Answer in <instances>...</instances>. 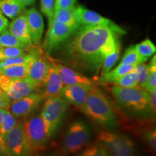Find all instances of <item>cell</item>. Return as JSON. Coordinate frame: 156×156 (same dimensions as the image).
<instances>
[{
    "label": "cell",
    "mask_w": 156,
    "mask_h": 156,
    "mask_svg": "<svg viewBox=\"0 0 156 156\" xmlns=\"http://www.w3.org/2000/svg\"><path fill=\"white\" fill-rule=\"evenodd\" d=\"M18 122L17 118L12 114L8 109H5L2 123L0 126V134L2 135H4L7 132H9L11 129L14 127Z\"/></svg>",
    "instance_id": "obj_29"
},
{
    "label": "cell",
    "mask_w": 156,
    "mask_h": 156,
    "mask_svg": "<svg viewBox=\"0 0 156 156\" xmlns=\"http://www.w3.org/2000/svg\"><path fill=\"white\" fill-rule=\"evenodd\" d=\"M136 65L132 64H124L120 63L115 69L110 70L108 73L102 74L99 81L101 83H112L113 84L116 80L131 72Z\"/></svg>",
    "instance_id": "obj_20"
},
{
    "label": "cell",
    "mask_w": 156,
    "mask_h": 156,
    "mask_svg": "<svg viewBox=\"0 0 156 156\" xmlns=\"http://www.w3.org/2000/svg\"><path fill=\"white\" fill-rule=\"evenodd\" d=\"M0 45L2 46H12V47H20L29 50L32 46H29L28 45L25 44L18 38L12 34L8 30V29H5L0 34Z\"/></svg>",
    "instance_id": "obj_22"
},
{
    "label": "cell",
    "mask_w": 156,
    "mask_h": 156,
    "mask_svg": "<svg viewBox=\"0 0 156 156\" xmlns=\"http://www.w3.org/2000/svg\"><path fill=\"white\" fill-rule=\"evenodd\" d=\"M41 11L47 17L48 23L54 18L55 12V0H40Z\"/></svg>",
    "instance_id": "obj_32"
},
{
    "label": "cell",
    "mask_w": 156,
    "mask_h": 156,
    "mask_svg": "<svg viewBox=\"0 0 156 156\" xmlns=\"http://www.w3.org/2000/svg\"><path fill=\"white\" fill-rule=\"evenodd\" d=\"M0 9L5 17L13 20L26 10L20 0H0Z\"/></svg>",
    "instance_id": "obj_19"
},
{
    "label": "cell",
    "mask_w": 156,
    "mask_h": 156,
    "mask_svg": "<svg viewBox=\"0 0 156 156\" xmlns=\"http://www.w3.org/2000/svg\"><path fill=\"white\" fill-rule=\"evenodd\" d=\"M111 92L121 106L129 110L142 112L151 108L149 93L141 87H122L114 85Z\"/></svg>",
    "instance_id": "obj_4"
},
{
    "label": "cell",
    "mask_w": 156,
    "mask_h": 156,
    "mask_svg": "<svg viewBox=\"0 0 156 156\" xmlns=\"http://www.w3.org/2000/svg\"><path fill=\"white\" fill-rule=\"evenodd\" d=\"M2 59H3V57H2V46L0 45V62H1Z\"/></svg>",
    "instance_id": "obj_41"
},
{
    "label": "cell",
    "mask_w": 156,
    "mask_h": 156,
    "mask_svg": "<svg viewBox=\"0 0 156 156\" xmlns=\"http://www.w3.org/2000/svg\"><path fill=\"white\" fill-rule=\"evenodd\" d=\"M98 142L106 149L109 155L129 156L134 154V145L128 136L101 130L98 134Z\"/></svg>",
    "instance_id": "obj_5"
},
{
    "label": "cell",
    "mask_w": 156,
    "mask_h": 156,
    "mask_svg": "<svg viewBox=\"0 0 156 156\" xmlns=\"http://www.w3.org/2000/svg\"><path fill=\"white\" fill-rule=\"evenodd\" d=\"M12 101L10 98L5 94V92L0 95V108L8 109Z\"/></svg>",
    "instance_id": "obj_36"
},
{
    "label": "cell",
    "mask_w": 156,
    "mask_h": 156,
    "mask_svg": "<svg viewBox=\"0 0 156 156\" xmlns=\"http://www.w3.org/2000/svg\"><path fill=\"white\" fill-rule=\"evenodd\" d=\"M6 108H0V126L2 125V120L4 118V115H5V112Z\"/></svg>",
    "instance_id": "obj_40"
},
{
    "label": "cell",
    "mask_w": 156,
    "mask_h": 156,
    "mask_svg": "<svg viewBox=\"0 0 156 156\" xmlns=\"http://www.w3.org/2000/svg\"><path fill=\"white\" fill-rule=\"evenodd\" d=\"M48 67L49 62L47 56L45 57L41 50L28 64V73L25 78L37 88H41L47 75Z\"/></svg>",
    "instance_id": "obj_12"
},
{
    "label": "cell",
    "mask_w": 156,
    "mask_h": 156,
    "mask_svg": "<svg viewBox=\"0 0 156 156\" xmlns=\"http://www.w3.org/2000/svg\"><path fill=\"white\" fill-rule=\"evenodd\" d=\"M28 50L20 47L2 46V55L3 58L23 56L28 53Z\"/></svg>",
    "instance_id": "obj_33"
},
{
    "label": "cell",
    "mask_w": 156,
    "mask_h": 156,
    "mask_svg": "<svg viewBox=\"0 0 156 156\" xmlns=\"http://www.w3.org/2000/svg\"><path fill=\"white\" fill-rule=\"evenodd\" d=\"M64 86V85L57 69L49 62L47 75L45 77L41 86L44 89L41 94L45 98L51 96H59Z\"/></svg>",
    "instance_id": "obj_17"
},
{
    "label": "cell",
    "mask_w": 156,
    "mask_h": 156,
    "mask_svg": "<svg viewBox=\"0 0 156 156\" xmlns=\"http://www.w3.org/2000/svg\"><path fill=\"white\" fill-rule=\"evenodd\" d=\"M120 51V46H119L118 47L113 51L112 53H110L108 56H106V57L103 60L102 65H101V75L108 73V71L112 69V68L114 67V64L116 63L119 58Z\"/></svg>",
    "instance_id": "obj_28"
},
{
    "label": "cell",
    "mask_w": 156,
    "mask_h": 156,
    "mask_svg": "<svg viewBox=\"0 0 156 156\" xmlns=\"http://www.w3.org/2000/svg\"><path fill=\"white\" fill-rule=\"evenodd\" d=\"M83 156H106L109 155L108 151L100 142L93 144L87 147L81 154Z\"/></svg>",
    "instance_id": "obj_31"
},
{
    "label": "cell",
    "mask_w": 156,
    "mask_h": 156,
    "mask_svg": "<svg viewBox=\"0 0 156 156\" xmlns=\"http://www.w3.org/2000/svg\"><path fill=\"white\" fill-rule=\"evenodd\" d=\"M75 7L70 9H56L54 12L53 20L68 25H78L75 18Z\"/></svg>",
    "instance_id": "obj_23"
},
{
    "label": "cell",
    "mask_w": 156,
    "mask_h": 156,
    "mask_svg": "<svg viewBox=\"0 0 156 156\" xmlns=\"http://www.w3.org/2000/svg\"><path fill=\"white\" fill-rule=\"evenodd\" d=\"M45 99L46 101L40 114L54 133L65 116L68 103L60 96H51Z\"/></svg>",
    "instance_id": "obj_6"
},
{
    "label": "cell",
    "mask_w": 156,
    "mask_h": 156,
    "mask_svg": "<svg viewBox=\"0 0 156 156\" xmlns=\"http://www.w3.org/2000/svg\"><path fill=\"white\" fill-rule=\"evenodd\" d=\"M75 18L78 25L82 26L111 25L114 23L111 20L101 16L98 13L90 10L82 5L76 6Z\"/></svg>",
    "instance_id": "obj_16"
},
{
    "label": "cell",
    "mask_w": 156,
    "mask_h": 156,
    "mask_svg": "<svg viewBox=\"0 0 156 156\" xmlns=\"http://www.w3.org/2000/svg\"><path fill=\"white\" fill-rule=\"evenodd\" d=\"M23 129L31 154L45 149L54 134L41 114L23 122Z\"/></svg>",
    "instance_id": "obj_3"
},
{
    "label": "cell",
    "mask_w": 156,
    "mask_h": 156,
    "mask_svg": "<svg viewBox=\"0 0 156 156\" xmlns=\"http://www.w3.org/2000/svg\"><path fill=\"white\" fill-rule=\"evenodd\" d=\"M94 86V85L81 83L64 85L59 96L67 103L80 108L85 103L90 92Z\"/></svg>",
    "instance_id": "obj_13"
},
{
    "label": "cell",
    "mask_w": 156,
    "mask_h": 156,
    "mask_svg": "<svg viewBox=\"0 0 156 156\" xmlns=\"http://www.w3.org/2000/svg\"><path fill=\"white\" fill-rule=\"evenodd\" d=\"M4 93V91L2 90L1 88H0V95H1L2 94V93Z\"/></svg>",
    "instance_id": "obj_43"
},
{
    "label": "cell",
    "mask_w": 156,
    "mask_h": 156,
    "mask_svg": "<svg viewBox=\"0 0 156 156\" xmlns=\"http://www.w3.org/2000/svg\"><path fill=\"white\" fill-rule=\"evenodd\" d=\"M7 28L12 34L18 38L25 44L28 45L29 46H34L29 34L26 17L24 13L13 19L12 21L8 24Z\"/></svg>",
    "instance_id": "obj_18"
},
{
    "label": "cell",
    "mask_w": 156,
    "mask_h": 156,
    "mask_svg": "<svg viewBox=\"0 0 156 156\" xmlns=\"http://www.w3.org/2000/svg\"><path fill=\"white\" fill-rule=\"evenodd\" d=\"M77 0H55V10L74 8L77 5Z\"/></svg>",
    "instance_id": "obj_34"
},
{
    "label": "cell",
    "mask_w": 156,
    "mask_h": 156,
    "mask_svg": "<svg viewBox=\"0 0 156 156\" xmlns=\"http://www.w3.org/2000/svg\"><path fill=\"white\" fill-rule=\"evenodd\" d=\"M90 136L89 129L85 124L82 122L73 123L64 136V151L67 153H77L88 143Z\"/></svg>",
    "instance_id": "obj_8"
},
{
    "label": "cell",
    "mask_w": 156,
    "mask_h": 156,
    "mask_svg": "<svg viewBox=\"0 0 156 156\" xmlns=\"http://www.w3.org/2000/svg\"><path fill=\"white\" fill-rule=\"evenodd\" d=\"M29 34L34 46H39L44 34V23L42 15L36 8L32 7L25 11Z\"/></svg>",
    "instance_id": "obj_15"
},
{
    "label": "cell",
    "mask_w": 156,
    "mask_h": 156,
    "mask_svg": "<svg viewBox=\"0 0 156 156\" xmlns=\"http://www.w3.org/2000/svg\"><path fill=\"white\" fill-rule=\"evenodd\" d=\"M2 136L11 155H31L25 138L23 122H19L14 127Z\"/></svg>",
    "instance_id": "obj_10"
},
{
    "label": "cell",
    "mask_w": 156,
    "mask_h": 156,
    "mask_svg": "<svg viewBox=\"0 0 156 156\" xmlns=\"http://www.w3.org/2000/svg\"><path fill=\"white\" fill-rule=\"evenodd\" d=\"M124 33L115 23L111 25H79L71 36L55 50L75 69L97 74L106 56L120 46L119 37Z\"/></svg>",
    "instance_id": "obj_1"
},
{
    "label": "cell",
    "mask_w": 156,
    "mask_h": 156,
    "mask_svg": "<svg viewBox=\"0 0 156 156\" xmlns=\"http://www.w3.org/2000/svg\"><path fill=\"white\" fill-rule=\"evenodd\" d=\"M44 99L42 94L35 92L18 100L12 101L8 110L16 118H24L38 108Z\"/></svg>",
    "instance_id": "obj_11"
},
{
    "label": "cell",
    "mask_w": 156,
    "mask_h": 156,
    "mask_svg": "<svg viewBox=\"0 0 156 156\" xmlns=\"http://www.w3.org/2000/svg\"><path fill=\"white\" fill-rule=\"evenodd\" d=\"M0 156H12L6 145L3 136L0 134Z\"/></svg>",
    "instance_id": "obj_37"
},
{
    "label": "cell",
    "mask_w": 156,
    "mask_h": 156,
    "mask_svg": "<svg viewBox=\"0 0 156 156\" xmlns=\"http://www.w3.org/2000/svg\"><path fill=\"white\" fill-rule=\"evenodd\" d=\"M28 65L27 64H15V65L7 66L0 69V74L11 80L24 79L26 77L27 73H28Z\"/></svg>",
    "instance_id": "obj_21"
},
{
    "label": "cell",
    "mask_w": 156,
    "mask_h": 156,
    "mask_svg": "<svg viewBox=\"0 0 156 156\" xmlns=\"http://www.w3.org/2000/svg\"><path fill=\"white\" fill-rule=\"evenodd\" d=\"M151 96V108L153 113H155L156 109V90L149 93Z\"/></svg>",
    "instance_id": "obj_38"
},
{
    "label": "cell",
    "mask_w": 156,
    "mask_h": 156,
    "mask_svg": "<svg viewBox=\"0 0 156 156\" xmlns=\"http://www.w3.org/2000/svg\"><path fill=\"white\" fill-rule=\"evenodd\" d=\"M145 62L143 59L140 57L138 52L136 51L135 46H131L126 50L125 53L121 60L120 63L124 64H132V65H136V64Z\"/></svg>",
    "instance_id": "obj_27"
},
{
    "label": "cell",
    "mask_w": 156,
    "mask_h": 156,
    "mask_svg": "<svg viewBox=\"0 0 156 156\" xmlns=\"http://www.w3.org/2000/svg\"><path fill=\"white\" fill-rule=\"evenodd\" d=\"M80 109L93 122L104 127L116 126V116L110 102L102 91L94 86Z\"/></svg>",
    "instance_id": "obj_2"
},
{
    "label": "cell",
    "mask_w": 156,
    "mask_h": 156,
    "mask_svg": "<svg viewBox=\"0 0 156 156\" xmlns=\"http://www.w3.org/2000/svg\"><path fill=\"white\" fill-rule=\"evenodd\" d=\"M134 46L140 56L145 62H147L151 56L154 55L156 51L155 46L148 38Z\"/></svg>",
    "instance_id": "obj_24"
},
{
    "label": "cell",
    "mask_w": 156,
    "mask_h": 156,
    "mask_svg": "<svg viewBox=\"0 0 156 156\" xmlns=\"http://www.w3.org/2000/svg\"><path fill=\"white\" fill-rule=\"evenodd\" d=\"M134 71L136 72V76H137L138 85L141 88L145 89V85L147 80L148 73H149L148 64H145V62L136 64L134 67Z\"/></svg>",
    "instance_id": "obj_30"
},
{
    "label": "cell",
    "mask_w": 156,
    "mask_h": 156,
    "mask_svg": "<svg viewBox=\"0 0 156 156\" xmlns=\"http://www.w3.org/2000/svg\"><path fill=\"white\" fill-rule=\"evenodd\" d=\"M113 84L122 87H140L138 85L137 76L134 71V68L131 72L116 80Z\"/></svg>",
    "instance_id": "obj_25"
},
{
    "label": "cell",
    "mask_w": 156,
    "mask_h": 156,
    "mask_svg": "<svg viewBox=\"0 0 156 156\" xmlns=\"http://www.w3.org/2000/svg\"><path fill=\"white\" fill-rule=\"evenodd\" d=\"M148 68L149 73L145 85V90L150 93L156 90V56L155 55L148 64Z\"/></svg>",
    "instance_id": "obj_26"
},
{
    "label": "cell",
    "mask_w": 156,
    "mask_h": 156,
    "mask_svg": "<svg viewBox=\"0 0 156 156\" xmlns=\"http://www.w3.org/2000/svg\"><path fill=\"white\" fill-rule=\"evenodd\" d=\"M79 25H68L55 20L48 23V28L44 43V49L50 53L71 36Z\"/></svg>",
    "instance_id": "obj_7"
},
{
    "label": "cell",
    "mask_w": 156,
    "mask_h": 156,
    "mask_svg": "<svg viewBox=\"0 0 156 156\" xmlns=\"http://www.w3.org/2000/svg\"><path fill=\"white\" fill-rule=\"evenodd\" d=\"M20 1L24 4L26 7L34 5L35 2H36V0H20Z\"/></svg>",
    "instance_id": "obj_39"
},
{
    "label": "cell",
    "mask_w": 156,
    "mask_h": 156,
    "mask_svg": "<svg viewBox=\"0 0 156 156\" xmlns=\"http://www.w3.org/2000/svg\"><path fill=\"white\" fill-rule=\"evenodd\" d=\"M0 88L8 96L12 101L36 92L38 90L26 78L18 80L9 79L0 74Z\"/></svg>",
    "instance_id": "obj_9"
},
{
    "label": "cell",
    "mask_w": 156,
    "mask_h": 156,
    "mask_svg": "<svg viewBox=\"0 0 156 156\" xmlns=\"http://www.w3.org/2000/svg\"><path fill=\"white\" fill-rule=\"evenodd\" d=\"M144 137H145L146 142H147V144L149 145L150 147H151L152 149L155 151L156 148L155 130V129L147 130V131L144 134Z\"/></svg>",
    "instance_id": "obj_35"
},
{
    "label": "cell",
    "mask_w": 156,
    "mask_h": 156,
    "mask_svg": "<svg viewBox=\"0 0 156 156\" xmlns=\"http://www.w3.org/2000/svg\"><path fill=\"white\" fill-rule=\"evenodd\" d=\"M3 13L2 12V11H1V9H0V17H2L3 16Z\"/></svg>",
    "instance_id": "obj_42"
},
{
    "label": "cell",
    "mask_w": 156,
    "mask_h": 156,
    "mask_svg": "<svg viewBox=\"0 0 156 156\" xmlns=\"http://www.w3.org/2000/svg\"><path fill=\"white\" fill-rule=\"evenodd\" d=\"M47 58L51 64H52L57 69L64 85H70L74 84H87L93 85L92 80L88 77L84 76L83 74L78 73L75 69L64 65L58 60L47 55Z\"/></svg>",
    "instance_id": "obj_14"
}]
</instances>
